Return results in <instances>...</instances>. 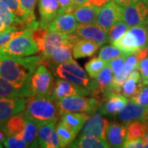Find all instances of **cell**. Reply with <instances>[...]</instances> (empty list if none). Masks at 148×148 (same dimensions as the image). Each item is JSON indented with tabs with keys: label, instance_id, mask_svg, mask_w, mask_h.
<instances>
[{
	"label": "cell",
	"instance_id": "f546056e",
	"mask_svg": "<svg viewBox=\"0 0 148 148\" xmlns=\"http://www.w3.org/2000/svg\"><path fill=\"white\" fill-rule=\"evenodd\" d=\"M57 119H53L51 121L45 122L40 124L38 131V144L40 147L46 148L49 139L50 138L53 130L56 127L57 124Z\"/></svg>",
	"mask_w": 148,
	"mask_h": 148
},
{
	"label": "cell",
	"instance_id": "9c48e42d",
	"mask_svg": "<svg viewBox=\"0 0 148 148\" xmlns=\"http://www.w3.org/2000/svg\"><path fill=\"white\" fill-rule=\"evenodd\" d=\"M119 21H123V6L116 2L110 1L101 8L95 23L108 32L111 27Z\"/></svg>",
	"mask_w": 148,
	"mask_h": 148
},
{
	"label": "cell",
	"instance_id": "bcb514c9",
	"mask_svg": "<svg viewBox=\"0 0 148 148\" xmlns=\"http://www.w3.org/2000/svg\"><path fill=\"white\" fill-rule=\"evenodd\" d=\"M59 147H63V146H62L61 142H60V140H59V138H58L56 130L54 129L53 133H52V135H51V137H50V138L49 139L47 144H46V148H59Z\"/></svg>",
	"mask_w": 148,
	"mask_h": 148
},
{
	"label": "cell",
	"instance_id": "ba28073f",
	"mask_svg": "<svg viewBox=\"0 0 148 148\" xmlns=\"http://www.w3.org/2000/svg\"><path fill=\"white\" fill-rule=\"evenodd\" d=\"M127 101V97L120 92L109 90L101 100L99 110L103 115L115 116L124 109Z\"/></svg>",
	"mask_w": 148,
	"mask_h": 148
},
{
	"label": "cell",
	"instance_id": "3957f363",
	"mask_svg": "<svg viewBox=\"0 0 148 148\" xmlns=\"http://www.w3.org/2000/svg\"><path fill=\"white\" fill-rule=\"evenodd\" d=\"M26 116L32 120L43 123L60 118L56 100L52 96L27 97L26 109L23 111Z\"/></svg>",
	"mask_w": 148,
	"mask_h": 148
},
{
	"label": "cell",
	"instance_id": "2e32d148",
	"mask_svg": "<svg viewBox=\"0 0 148 148\" xmlns=\"http://www.w3.org/2000/svg\"><path fill=\"white\" fill-rule=\"evenodd\" d=\"M127 123H109L106 131V138L110 147L119 148L123 147L127 138Z\"/></svg>",
	"mask_w": 148,
	"mask_h": 148
},
{
	"label": "cell",
	"instance_id": "5bb4252c",
	"mask_svg": "<svg viewBox=\"0 0 148 148\" xmlns=\"http://www.w3.org/2000/svg\"><path fill=\"white\" fill-rule=\"evenodd\" d=\"M117 118L120 121L127 123L136 120L148 121V108L130 99L124 109L117 114Z\"/></svg>",
	"mask_w": 148,
	"mask_h": 148
},
{
	"label": "cell",
	"instance_id": "f1b7e54d",
	"mask_svg": "<svg viewBox=\"0 0 148 148\" xmlns=\"http://www.w3.org/2000/svg\"><path fill=\"white\" fill-rule=\"evenodd\" d=\"M39 0H19L21 8L23 9L26 15V23L27 27L36 29L40 27V22L36 21L35 15V8Z\"/></svg>",
	"mask_w": 148,
	"mask_h": 148
},
{
	"label": "cell",
	"instance_id": "db71d44e",
	"mask_svg": "<svg viewBox=\"0 0 148 148\" xmlns=\"http://www.w3.org/2000/svg\"><path fill=\"white\" fill-rule=\"evenodd\" d=\"M110 1H114V2H117V0H110Z\"/></svg>",
	"mask_w": 148,
	"mask_h": 148
},
{
	"label": "cell",
	"instance_id": "f5cc1de1",
	"mask_svg": "<svg viewBox=\"0 0 148 148\" xmlns=\"http://www.w3.org/2000/svg\"><path fill=\"white\" fill-rule=\"evenodd\" d=\"M144 147L148 148V128L147 130V132L145 134V137H144Z\"/></svg>",
	"mask_w": 148,
	"mask_h": 148
},
{
	"label": "cell",
	"instance_id": "484cf974",
	"mask_svg": "<svg viewBox=\"0 0 148 148\" xmlns=\"http://www.w3.org/2000/svg\"><path fill=\"white\" fill-rule=\"evenodd\" d=\"M0 19L8 27H14L18 30L28 28L25 21L14 14L7 6L0 0Z\"/></svg>",
	"mask_w": 148,
	"mask_h": 148
},
{
	"label": "cell",
	"instance_id": "7dc6e473",
	"mask_svg": "<svg viewBox=\"0 0 148 148\" xmlns=\"http://www.w3.org/2000/svg\"><path fill=\"white\" fill-rule=\"evenodd\" d=\"M59 3V11H58V15L65 13V12H71L70 9L73 4V0H58Z\"/></svg>",
	"mask_w": 148,
	"mask_h": 148
},
{
	"label": "cell",
	"instance_id": "277c9868",
	"mask_svg": "<svg viewBox=\"0 0 148 148\" xmlns=\"http://www.w3.org/2000/svg\"><path fill=\"white\" fill-rule=\"evenodd\" d=\"M101 100L95 96L84 97L83 95H72L56 101L59 115L68 112L94 114L100 108Z\"/></svg>",
	"mask_w": 148,
	"mask_h": 148
},
{
	"label": "cell",
	"instance_id": "83f0119b",
	"mask_svg": "<svg viewBox=\"0 0 148 148\" xmlns=\"http://www.w3.org/2000/svg\"><path fill=\"white\" fill-rule=\"evenodd\" d=\"M69 147L77 148H108L110 147L106 139L96 137H80L79 139L73 142Z\"/></svg>",
	"mask_w": 148,
	"mask_h": 148
},
{
	"label": "cell",
	"instance_id": "11a10c76",
	"mask_svg": "<svg viewBox=\"0 0 148 148\" xmlns=\"http://www.w3.org/2000/svg\"><path fill=\"white\" fill-rule=\"evenodd\" d=\"M147 26H148V20H147Z\"/></svg>",
	"mask_w": 148,
	"mask_h": 148
},
{
	"label": "cell",
	"instance_id": "816d5d0a",
	"mask_svg": "<svg viewBox=\"0 0 148 148\" xmlns=\"http://www.w3.org/2000/svg\"><path fill=\"white\" fill-rule=\"evenodd\" d=\"M6 138H7V136H6L4 131L2 128H0V145L2 143H3V142L5 141Z\"/></svg>",
	"mask_w": 148,
	"mask_h": 148
},
{
	"label": "cell",
	"instance_id": "7c38bea8",
	"mask_svg": "<svg viewBox=\"0 0 148 148\" xmlns=\"http://www.w3.org/2000/svg\"><path fill=\"white\" fill-rule=\"evenodd\" d=\"M90 94H91V91L88 88L74 84L67 80L58 79L54 82L53 85L52 97L54 100L58 101L72 95L86 96Z\"/></svg>",
	"mask_w": 148,
	"mask_h": 148
},
{
	"label": "cell",
	"instance_id": "b9f144b4",
	"mask_svg": "<svg viewBox=\"0 0 148 148\" xmlns=\"http://www.w3.org/2000/svg\"><path fill=\"white\" fill-rule=\"evenodd\" d=\"M131 100L136 101L139 105L148 108V84H144L138 94L132 96Z\"/></svg>",
	"mask_w": 148,
	"mask_h": 148
},
{
	"label": "cell",
	"instance_id": "d4e9b609",
	"mask_svg": "<svg viewBox=\"0 0 148 148\" xmlns=\"http://www.w3.org/2000/svg\"><path fill=\"white\" fill-rule=\"evenodd\" d=\"M101 45L88 40H79L73 47V53L75 58H86L94 55Z\"/></svg>",
	"mask_w": 148,
	"mask_h": 148
},
{
	"label": "cell",
	"instance_id": "9f6ffc18",
	"mask_svg": "<svg viewBox=\"0 0 148 148\" xmlns=\"http://www.w3.org/2000/svg\"><path fill=\"white\" fill-rule=\"evenodd\" d=\"M3 147V146H2V145H0V147Z\"/></svg>",
	"mask_w": 148,
	"mask_h": 148
},
{
	"label": "cell",
	"instance_id": "60d3db41",
	"mask_svg": "<svg viewBox=\"0 0 148 148\" xmlns=\"http://www.w3.org/2000/svg\"><path fill=\"white\" fill-rule=\"evenodd\" d=\"M126 55L123 54L117 58L112 59L111 61L108 62L107 64L110 67L111 70L114 74H119L123 72L124 69V62H125Z\"/></svg>",
	"mask_w": 148,
	"mask_h": 148
},
{
	"label": "cell",
	"instance_id": "30bf717a",
	"mask_svg": "<svg viewBox=\"0 0 148 148\" xmlns=\"http://www.w3.org/2000/svg\"><path fill=\"white\" fill-rule=\"evenodd\" d=\"M27 97L0 98V128L3 129L8 120L26 109Z\"/></svg>",
	"mask_w": 148,
	"mask_h": 148
},
{
	"label": "cell",
	"instance_id": "9a60e30c",
	"mask_svg": "<svg viewBox=\"0 0 148 148\" xmlns=\"http://www.w3.org/2000/svg\"><path fill=\"white\" fill-rule=\"evenodd\" d=\"M77 26L78 22L73 12H65L58 15L48 25L46 28L49 32L73 34Z\"/></svg>",
	"mask_w": 148,
	"mask_h": 148
},
{
	"label": "cell",
	"instance_id": "c3c4849f",
	"mask_svg": "<svg viewBox=\"0 0 148 148\" xmlns=\"http://www.w3.org/2000/svg\"><path fill=\"white\" fill-rule=\"evenodd\" d=\"M87 2L91 5L101 8L106 5L109 2H110V0H87Z\"/></svg>",
	"mask_w": 148,
	"mask_h": 148
},
{
	"label": "cell",
	"instance_id": "8d00e7d4",
	"mask_svg": "<svg viewBox=\"0 0 148 148\" xmlns=\"http://www.w3.org/2000/svg\"><path fill=\"white\" fill-rule=\"evenodd\" d=\"M3 145L8 148H25L28 147L27 143L21 137V134L7 136L5 141L3 142Z\"/></svg>",
	"mask_w": 148,
	"mask_h": 148
},
{
	"label": "cell",
	"instance_id": "d6a6232c",
	"mask_svg": "<svg viewBox=\"0 0 148 148\" xmlns=\"http://www.w3.org/2000/svg\"><path fill=\"white\" fill-rule=\"evenodd\" d=\"M107 63L102 60L99 56L90 58L85 64V69L91 78H96V77L101 73V71L106 66Z\"/></svg>",
	"mask_w": 148,
	"mask_h": 148
},
{
	"label": "cell",
	"instance_id": "603a6c76",
	"mask_svg": "<svg viewBox=\"0 0 148 148\" xmlns=\"http://www.w3.org/2000/svg\"><path fill=\"white\" fill-rule=\"evenodd\" d=\"M31 90L28 88H18L8 81L0 77V98L4 97H30Z\"/></svg>",
	"mask_w": 148,
	"mask_h": 148
},
{
	"label": "cell",
	"instance_id": "7bdbcfd3",
	"mask_svg": "<svg viewBox=\"0 0 148 148\" xmlns=\"http://www.w3.org/2000/svg\"><path fill=\"white\" fill-rule=\"evenodd\" d=\"M129 74H127L126 72H123L119 74H114L112 79V83H111V89L115 90L117 92L121 93V88L124 82L126 81Z\"/></svg>",
	"mask_w": 148,
	"mask_h": 148
},
{
	"label": "cell",
	"instance_id": "ab89813d",
	"mask_svg": "<svg viewBox=\"0 0 148 148\" xmlns=\"http://www.w3.org/2000/svg\"><path fill=\"white\" fill-rule=\"evenodd\" d=\"M138 64H139V59H138L137 53H134L127 55L125 58L123 71L126 72L127 74H130L133 71L138 70Z\"/></svg>",
	"mask_w": 148,
	"mask_h": 148
},
{
	"label": "cell",
	"instance_id": "ee69618b",
	"mask_svg": "<svg viewBox=\"0 0 148 148\" xmlns=\"http://www.w3.org/2000/svg\"><path fill=\"white\" fill-rule=\"evenodd\" d=\"M138 69L144 84H148V56L139 61Z\"/></svg>",
	"mask_w": 148,
	"mask_h": 148
},
{
	"label": "cell",
	"instance_id": "e575fe53",
	"mask_svg": "<svg viewBox=\"0 0 148 148\" xmlns=\"http://www.w3.org/2000/svg\"><path fill=\"white\" fill-rule=\"evenodd\" d=\"M123 53L120 49L116 47L115 45H106L101 48L99 52V57L104 60L105 62L108 63L112 59L117 58L119 56L123 55Z\"/></svg>",
	"mask_w": 148,
	"mask_h": 148
},
{
	"label": "cell",
	"instance_id": "e0dca14e",
	"mask_svg": "<svg viewBox=\"0 0 148 148\" xmlns=\"http://www.w3.org/2000/svg\"><path fill=\"white\" fill-rule=\"evenodd\" d=\"M38 9L40 16V26H47L58 15L59 3L58 0H39Z\"/></svg>",
	"mask_w": 148,
	"mask_h": 148
},
{
	"label": "cell",
	"instance_id": "d6986e66",
	"mask_svg": "<svg viewBox=\"0 0 148 148\" xmlns=\"http://www.w3.org/2000/svg\"><path fill=\"white\" fill-rule=\"evenodd\" d=\"M113 45L120 49L126 56L136 53L142 49L138 37L131 29H128V31L123 36L118 39L115 42L113 43Z\"/></svg>",
	"mask_w": 148,
	"mask_h": 148
},
{
	"label": "cell",
	"instance_id": "52a82bcc",
	"mask_svg": "<svg viewBox=\"0 0 148 148\" xmlns=\"http://www.w3.org/2000/svg\"><path fill=\"white\" fill-rule=\"evenodd\" d=\"M147 20L148 1L123 7V21L129 27L147 25Z\"/></svg>",
	"mask_w": 148,
	"mask_h": 148
},
{
	"label": "cell",
	"instance_id": "f6af8a7d",
	"mask_svg": "<svg viewBox=\"0 0 148 148\" xmlns=\"http://www.w3.org/2000/svg\"><path fill=\"white\" fill-rule=\"evenodd\" d=\"M122 147L124 148H142L144 147V139L143 138L126 139Z\"/></svg>",
	"mask_w": 148,
	"mask_h": 148
},
{
	"label": "cell",
	"instance_id": "8fae6325",
	"mask_svg": "<svg viewBox=\"0 0 148 148\" xmlns=\"http://www.w3.org/2000/svg\"><path fill=\"white\" fill-rule=\"evenodd\" d=\"M109 121L101 112L91 114L81 129L80 137H96L106 139V131Z\"/></svg>",
	"mask_w": 148,
	"mask_h": 148
},
{
	"label": "cell",
	"instance_id": "836d02e7",
	"mask_svg": "<svg viewBox=\"0 0 148 148\" xmlns=\"http://www.w3.org/2000/svg\"><path fill=\"white\" fill-rule=\"evenodd\" d=\"M129 27L123 21H118L108 32L109 42L113 44L128 31Z\"/></svg>",
	"mask_w": 148,
	"mask_h": 148
},
{
	"label": "cell",
	"instance_id": "4fadbf2b",
	"mask_svg": "<svg viewBox=\"0 0 148 148\" xmlns=\"http://www.w3.org/2000/svg\"><path fill=\"white\" fill-rule=\"evenodd\" d=\"M75 34L81 39L97 43L99 45H103L109 42L108 32L96 23L80 24L77 27Z\"/></svg>",
	"mask_w": 148,
	"mask_h": 148
},
{
	"label": "cell",
	"instance_id": "7a4b0ae2",
	"mask_svg": "<svg viewBox=\"0 0 148 148\" xmlns=\"http://www.w3.org/2000/svg\"><path fill=\"white\" fill-rule=\"evenodd\" d=\"M32 38L37 43L42 57H47L55 48L62 45H73L79 40L76 34H64L49 32L46 27H39L33 29Z\"/></svg>",
	"mask_w": 148,
	"mask_h": 148
},
{
	"label": "cell",
	"instance_id": "f907efd6",
	"mask_svg": "<svg viewBox=\"0 0 148 148\" xmlns=\"http://www.w3.org/2000/svg\"><path fill=\"white\" fill-rule=\"evenodd\" d=\"M87 0H73V4H72V7H71V9H70V12H73V11L77 8L78 7L82 6V4H84L85 3H86Z\"/></svg>",
	"mask_w": 148,
	"mask_h": 148
},
{
	"label": "cell",
	"instance_id": "f35d334b",
	"mask_svg": "<svg viewBox=\"0 0 148 148\" xmlns=\"http://www.w3.org/2000/svg\"><path fill=\"white\" fill-rule=\"evenodd\" d=\"M14 14H16L18 17H20L26 23V15L23 9L21 8L19 0H1ZM27 24V23H26Z\"/></svg>",
	"mask_w": 148,
	"mask_h": 148
},
{
	"label": "cell",
	"instance_id": "7402d4cb",
	"mask_svg": "<svg viewBox=\"0 0 148 148\" xmlns=\"http://www.w3.org/2000/svg\"><path fill=\"white\" fill-rule=\"evenodd\" d=\"M27 117L24 112L16 114L14 116L10 118L6 123L3 130L5 132L6 136H12L21 134L27 123Z\"/></svg>",
	"mask_w": 148,
	"mask_h": 148
},
{
	"label": "cell",
	"instance_id": "d590c367",
	"mask_svg": "<svg viewBox=\"0 0 148 148\" xmlns=\"http://www.w3.org/2000/svg\"><path fill=\"white\" fill-rule=\"evenodd\" d=\"M58 66L63 68L65 70H67L69 73L74 74V75L79 77L81 78H82V79L90 80L88 78V77L86 73V72L83 70V69L73 59L68 61V62H65V63H63V64H58Z\"/></svg>",
	"mask_w": 148,
	"mask_h": 148
},
{
	"label": "cell",
	"instance_id": "1f68e13d",
	"mask_svg": "<svg viewBox=\"0 0 148 148\" xmlns=\"http://www.w3.org/2000/svg\"><path fill=\"white\" fill-rule=\"evenodd\" d=\"M55 130L57 132V134H58L63 147H69V145L73 142L76 138V136L77 135L70 127L66 126L61 121L59 122L58 124H56Z\"/></svg>",
	"mask_w": 148,
	"mask_h": 148
},
{
	"label": "cell",
	"instance_id": "8992f818",
	"mask_svg": "<svg viewBox=\"0 0 148 148\" xmlns=\"http://www.w3.org/2000/svg\"><path fill=\"white\" fill-rule=\"evenodd\" d=\"M53 75L46 65L40 64L33 73L30 83L32 96H52Z\"/></svg>",
	"mask_w": 148,
	"mask_h": 148
},
{
	"label": "cell",
	"instance_id": "cb8c5ba5",
	"mask_svg": "<svg viewBox=\"0 0 148 148\" xmlns=\"http://www.w3.org/2000/svg\"><path fill=\"white\" fill-rule=\"evenodd\" d=\"M87 118L88 114L86 113L68 112L61 115L60 121L77 134L83 127Z\"/></svg>",
	"mask_w": 148,
	"mask_h": 148
},
{
	"label": "cell",
	"instance_id": "6da1fadb",
	"mask_svg": "<svg viewBox=\"0 0 148 148\" xmlns=\"http://www.w3.org/2000/svg\"><path fill=\"white\" fill-rule=\"evenodd\" d=\"M40 64L42 55L16 56L0 53V77L18 88L30 89L32 75Z\"/></svg>",
	"mask_w": 148,
	"mask_h": 148
},
{
	"label": "cell",
	"instance_id": "44dd1931",
	"mask_svg": "<svg viewBox=\"0 0 148 148\" xmlns=\"http://www.w3.org/2000/svg\"><path fill=\"white\" fill-rule=\"evenodd\" d=\"M143 85L144 83L142 80L140 73L138 70H135L128 75L127 78L124 82L121 88V94L127 97V99H131L132 96L138 94Z\"/></svg>",
	"mask_w": 148,
	"mask_h": 148
},
{
	"label": "cell",
	"instance_id": "4dcf8cb0",
	"mask_svg": "<svg viewBox=\"0 0 148 148\" xmlns=\"http://www.w3.org/2000/svg\"><path fill=\"white\" fill-rule=\"evenodd\" d=\"M148 128V121H136L127 123V138L126 139H134V138H144L145 134Z\"/></svg>",
	"mask_w": 148,
	"mask_h": 148
},
{
	"label": "cell",
	"instance_id": "4316f807",
	"mask_svg": "<svg viewBox=\"0 0 148 148\" xmlns=\"http://www.w3.org/2000/svg\"><path fill=\"white\" fill-rule=\"evenodd\" d=\"M40 124L41 123H39L38 122L27 118L26 126L21 133V137L27 143L28 147H39L37 137H38V131Z\"/></svg>",
	"mask_w": 148,
	"mask_h": 148
},
{
	"label": "cell",
	"instance_id": "ac0fdd59",
	"mask_svg": "<svg viewBox=\"0 0 148 148\" xmlns=\"http://www.w3.org/2000/svg\"><path fill=\"white\" fill-rule=\"evenodd\" d=\"M73 59V47L62 45L55 48L47 57H42V64L53 69L57 65Z\"/></svg>",
	"mask_w": 148,
	"mask_h": 148
},
{
	"label": "cell",
	"instance_id": "681fc988",
	"mask_svg": "<svg viewBox=\"0 0 148 148\" xmlns=\"http://www.w3.org/2000/svg\"><path fill=\"white\" fill-rule=\"evenodd\" d=\"M140 1H148V0H117L116 3H118L119 5L123 6V7H125V6L131 5L133 3H138Z\"/></svg>",
	"mask_w": 148,
	"mask_h": 148
},
{
	"label": "cell",
	"instance_id": "74e56055",
	"mask_svg": "<svg viewBox=\"0 0 148 148\" xmlns=\"http://www.w3.org/2000/svg\"><path fill=\"white\" fill-rule=\"evenodd\" d=\"M25 29L18 30L16 28H14V27H11L9 29L6 30L5 32H1L0 33V49H2L7 43L10 41L11 40L13 39L14 37L22 34Z\"/></svg>",
	"mask_w": 148,
	"mask_h": 148
},
{
	"label": "cell",
	"instance_id": "ffe728a7",
	"mask_svg": "<svg viewBox=\"0 0 148 148\" xmlns=\"http://www.w3.org/2000/svg\"><path fill=\"white\" fill-rule=\"evenodd\" d=\"M101 8L90 4L88 2L78 7L73 11L74 16L80 24L95 23Z\"/></svg>",
	"mask_w": 148,
	"mask_h": 148
},
{
	"label": "cell",
	"instance_id": "5b68a950",
	"mask_svg": "<svg viewBox=\"0 0 148 148\" xmlns=\"http://www.w3.org/2000/svg\"><path fill=\"white\" fill-rule=\"evenodd\" d=\"M32 28H26L22 34L14 37L0 49V53L16 56H31L39 53L40 49L32 38Z\"/></svg>",
	"mask_w": 148,
	"mask_h": 148
}]
</instances>
